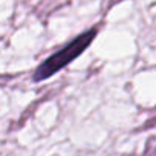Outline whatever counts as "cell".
<instances>
[{"label":"cell","mask_w":156,"mask_h":156,"mask_svg":"<svg viewBox=\"0 0 156 156\" xmlns=\"http://www.w3.org/2000/svg\"><path fill=\"white\" fill-rule=\"evenodd\" d=\"M98 31H100L98 26H92V28L80 32L70 41H67L64 46H61L60 49H57L54 54H51L48 58H44L37 66V69L32 73V80L35 83L44 81V80H48V78L54 76L55 73H58L66 66H69L73 60H76L92 44V41L95 40Z\"/></svg>","instance_id":"obj_1"}]
</instances>
